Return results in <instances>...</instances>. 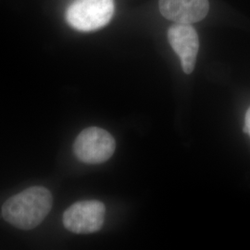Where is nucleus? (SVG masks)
<instances>
[{
    "label": "nucleus",
    "mask_w": 250,
    "mask_h": 250,
    "mask_svg": "<svg viewBox=\"0 0 250 250\" xmlns=\"http://www.w3.org/2000/svg\"><path fill=\"white\" fill-rule=\"evenodd\" d=\"M50 191L43 187H32L9 199L2 207V216L12 226L29 231L44 221L52 208Z\"/></svg>",
    "instance_id": "f257e3e1"
},
{
    "label": "nucleus",
    "mask_w": 250,
    "mask_h": 250,
    "mask_svg": "<svg viewBox=\"0 0 250 250\" xmlns=\"http://www.w3.org/2000/svg\"><path fill=\"white\" fill-rule=\"evenodd\" d=\"M113 13V0H74L66 11V20L77 31L92 32L107 25Z\"/></svg>",
    "instance_id": "f03ea898"
},
{
    "label": "nucleus",
    "mask_w": 250,
    "mask_h": 250,
    "mask_svg": "<svg viewBox=\"0 0 250 250\" xmlns=\"http://www.w3.org/2000/svg\"><path fill=\"white\" fill-rule=\"evenodd\" d=\"M116 148L113 136L99 127L82 131L73 144V152L79 161L87 164L103 163L111 158Z\"/></svg>",
    "instance_id": "7ed1b4c3"
},
{
    "label": "nucleus",
    "mask_w": 250,
    "mask_h": 250,
    "mask_svg": "<svg viewBox=\"0 0 250 250\" xmlns=\"http://www.w3.org/2000/svg\"><path fill=\"white\" fill-rule=\"evenodd\" d=\"M105 213V205L99 200L78 201L64 211L63 224L74 233L98 232L104 224Z\"/></svg>",
    "instance_id": "20e7f679"
},
{
    "label": "nucleus",
    "mask_w": 250,
    "mask_h": 250,
    "mask_svg": "<svg viewBox=\"0 0 250 250\" xmlns=\"http://www.w3.org/2000/svg\"><path fill=\"white\" fill-rule=\"evenodd\" d=\"M168 39L172 49L178 55L184 72L190 74L197 61L199 40L195 28L191 24L175 23L168 31Z\"/></svg>",
    "instance_id": "39448f33"
},
{
    "label": "nucleus",
    "mask_w": 250,
    "mask_h": 250,
    "mask_svg": "<svg viewBox=\"0 0 250 250\" xmlns=\"http://www.w3.org/2000/svg\"><path fill=\"white\" fill-rule=\"evenodd\" d=\"M163 17L176 23L192 24L205 18L209 10L208 0H160Z\"/></svg>",
    "instance_id": "423d86ee"
},
{
    "label": "nucleus",
    "mask_w": 250,
    "mask_h": 250,
    "mask_svg": "<svg viewBox=\"0 0 250 250\" xmlns=\"http://www.w3.org/2000/svg\"><path fill=\"white\" fill-rule=\"evenodd\" d=\"M244 132L250 135V107L246 114V126L244 128Z\"/></svg>",
    "instance_id": "0eeeda50"
}]
</instances>
